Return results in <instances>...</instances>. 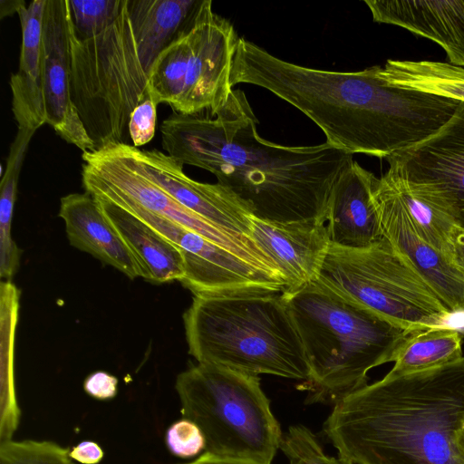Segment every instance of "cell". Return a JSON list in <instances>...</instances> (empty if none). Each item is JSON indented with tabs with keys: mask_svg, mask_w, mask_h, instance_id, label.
Listing matches in <instances>:
<instances>
[{
	"mask_svg": "<svg viewBox=\"0 0 464 464\" xmlns=\"http://www.w3.org/2000/svg\"><path fill=\"white\" fill-rule=\"evenodd\" d=\"M212 116L173 111L160 125L166 154L214 174L258 219L326 223L334 186L353 154L326 141L285 146L261 138L239 89Z\"/></svg>",
	"mask_w": 464,
	"mask_h": 464,
	"instance_id": "obj_1",
	"label": "cell"
},
{
	"mask_svg": "<svg viewBox=\"0 0 464 464\" xmlns=\"http://www.w3.org/2000/svg\"><path fill=\"white\" fill-rule=\"evenodd\" d=\"M379 72V65L357 72L305 67L240 37L231 84L269 91L313 121L337 149L386 159L434 134L459 102L393 85Z\"/></svg>",
	"mask_w": 464,
	"mask_h": 464,
	"instance_id": "obj_2",
	"label": "cell"
},
{
	"mask_svg": "<svg viewBox=\"0 0 464 464\" xmlns=\"http://www.w3.org/2000/svg\"><path fill=\"white\" fill-rule=\"evenodd\" d=\"M463 421L464 357L366 384L334 405L324 432L350 464H458Z\"/></svg>",
	"mask_w": 464,
	"mask_h": 464,
	"instance_id": "obj_3",
	"label": "cell"
},
{
	"mask_svg": "<svg viewBox=\"0 0 464 464\" xmlns=\"http://www.w3.org/2000/svg\"><path fill=\"white\" fill-rule=\"evenodd\" d=\"M71 95L96 150L130 144L129 121L150 98L151 69L169 45L145 0H123L117 18L100 34L78 39L69 31Z\"/></svg>",
	"mask_w": 464,
	"mask_h": 464,
	"instance_id": "obj_4",
	"label": "cell"
},
{
	"mask_svg": "<svg viewBox=\"0 0 464 464\" xmlns=\"http://www.w3.org/2000/svg\"><path fill=\"white\" fill-rule=\"evenodd\" d=\"M301 338L310 375L308 402L333 403L365 386L368 372L393 362L408 335L373 311L317 280L282 293Z\"/></svg>",
	"mask_w": 464,
	"mask_h": 464,
	"instance_id": "obj_5",
	"label": "cell"
},
{
	"mask_svg": "<svg viewBox=\"0 0 464 464\" xmlns=\"http://www.w3.org/2000/svg\"><path fill=\"white\" fill-rule=\"evenodd\" d=\"M188 353L247 374L308 380L304 349L280 292L194 295L183 315Z\"/></svg>",
	"mask_w": 464,
	"mask_h": 464,
	"instance_id": "obj_6",
	"label": "cell"
},
{
	"mask_svg": "<svg viewBox=\"0 0 464 464\" xmlns=\"http://www.w3.org/2000/svg\"><path fill=\"white\" fill-rule=\"evenodd\" d=\"M175 389L205 451L271 464L283 433L258 376L198 362L178 375Z\"/></svg>",
	"mask_w": 464,
	"mask_h": 464,
	"instance_id": "obj_7",
	"label": "cell"
},
{
	"mask_svg": "<svg viewBox=\"0 0 464 464\" xmlns=\"http://www.w3.org/2000/svg\"><path fill=\"white\" fill-rule=\"evenodd\" d=\"M316 280L410 332L441 326L452 314L384 237L365 248L330 244Z\"/></svg>",
	"mask_w": 464,
	"mask_h": 464,
	"instance_id": "obj_8",
	"label": "cell"
},
{
	"mask_svg": "<svg viewBox=\"0 0 464 464\" xmlns=\"http://www.w3.org/2000/svg\"><path fill=\"white\" fill-rule=\"evenodd\" d=\"M130 144H113L83 152L82 181L85 192L116 204H130L192 230L282 282L272 260L252 238L235 235L179 203L140 167Z\"/></svg>",
	"mask_w": 464,
	"mask_h": 464,
	"instance_id": "obj_9",
	"label": "cell"
},
{
	"mask_svg": "<svg viewBox=\"0 0 464 464\" xmlns=\"http://www.w3.org/2000/svg\"><path fill=\"white\" fill-rule=\"evenodd\" d=\"M385 160L387 175L464 229V102L434 134Z\"/></svg>",
	"mask_w": 464,
	"mask_h": 464,
	"instance_id": "obj_10",
	"label": "cell"
},
{
	"mask_svg": "<svg viewBox=\"0 0 464 464\" xmlns=\"http://www.w3.org/2000/svg\"><path fill=\"white\" fill-rule=\"evenodd\" d=\"M174 244L181 252L180 283L194 295L280 292L285 285L201 235L130 204H118Z\"/></svg>",
	"mask_w": 464,
	"mask_h": 464,
	"instance_id": "obj_11",
	"label": "cell"
},
{
	"mask_svg": "<svg viewBox=\"0 0 464 464\" xmlns=\"http://www.w3.org/2000/svg\"><path fill=\"white\" fill-rule=\"evenodd\" d=\"M188 34L184 88L173 111L186 115L209 111L212 116L233 91L231 72L240 37L227 19L213 11L210 0L203 1Z\"/></svg>",
	"mask_w": 464,
	"mask_h": 464,
	"instance_id": "obj_12",
	"label": "cell"
},
{
	"mask_svg": "<svg viewBox=\"0 0 464 464\" xmlns=\"http://www.w3.org/2000/svg\"><path fill=\"white\" fill-rule=\"evenodd\" d=\"M372 200L382 236L411 262L452 314L464 313V272L420 236L385 174L376 182Z\"/></svg>",
	"mask_w": 464,
	"mask_h": 464,
	"instance_id": "obj_13",
	"label": "cell"
},
{
	"mask_svg": "<svg viewBox=\"0 0 464 464\" xmlns=\"http://www.w3.org/2000/svg\"><path fill=\"white\" fill-rule=\"evenodd\" d=\"M42 81L45 124L82 153L96 150L72 101L68 0H45Z\"/></svg>",
	"mask_w": 464,
	"mask_h": 464,
	"instance_id": "obj_14",
	"label": "cell"
},
{
	"mask_svg": "<svg viewBox=\"0 0 464 464\" xmlns=\"http://www.w3.org/2000/svg\"><path fill=\"white\" fill-rule=\"evenodd\" d=\"M130 149L144 173L186 208L224 230L251 238V212L225 187L192 179L184 165L156 149Z\"/></svg>",
	"mask_w": 464,
	"mask_h": 464,
	"instance_id": "obj_15",
	"label": "cell"
},
{
	"mask_svg": "<svg viewBox=\"0 0 464 464\" xmlns=\"http://www.w3.org/2000/svg\"><path fill=\"white\" fill-rule=\"evenodd\" d=\"M251 238L275 264L285 282L283 293L314 282L330 241L324 223H277L252 217Z\"/></svg>",
	"mask_w": 464,
	"mask_h": 464,
	"instance_id": "obj_16",
	"label": "cell"
},
{
	"mask_svg": "<svg viewBox=\"0 0 464 464\" xmlns=\"http://www.w3.org/2000/svg\"><path fill=\"white\" fill-rule=\"evenodd\" d=\"M377 180L354 160L341 173L328 206L325 226L330 244L365 248L383 237L372 200Z\"/></svg>",
	"mask_w": 464,
	"mask_h": 464,
	"instance_id": "obj_17",
	"label": "cell"
},
{
	"mask_svg": "<svg viewBox=\"0 0 464 464\" xmlns=\"http://www.w3.org/2000/svg\"><path fill=\"white\" fill-rule=\"evenodd\" d=\"M372 19L439 44L450 63L464 67V0L364 1Z\"/></svg>",
	"mask_w": 464,
	"mask_h": 464,
	"instance_id": "obj_18",
	"label": "cell"
},
{
	"mask_svg": "<svg viewBox=\"0 0 464 464\" xmlns=\"http://www.w3.org/2000/svg\"><path fill=\"white\" fill-rule=\"evenodd\" d=\"M59 217L70 244L108 264L130 279L141 277L140 268L96 199L88 192L61 198Z\"/></svg>",
	"mask_w": 464,
	"mask_h": 464,
	"instance_id": "obj_19",
	"label": "cell"
},
{
	"mask_svg": "<svg viewBox=\"0 0 464 464\" xmlns=\"http://www.w3.org/2000/svg\"><path fill=\"white\" fill-rule=\"evenodd\" d=\"M45 0H34L17 12L22 30L19 66L10 77L12 111L18 130L36 131L45 124L42 81V25Z\"/></svg>",
	"mask_w": 464,
	"mask_h": 464,
	"instance_id": "obj_20",
	"label": "cell"
},
{
	"mask_svg": "<svg viewBox=\"0 0 464 464\" xmlns=\"http://www.w3.org/2000/svg\"><path fill=\"white\" fill-rule=\"evenodd\" d=\"M93 198L135 257L142 278L154 283L183 279V257L174 244L120 206Z\"/></svg>",
	"mask_w": 464,
	"mask_h": 464,
	"instance_id": "obj_21",
	"label": "cell"
},
{
	"mask_svg": "<svg viewBox=\"0 0 464 464\" xmlns=\"http://www.w3.org/2000/svg\"><path fill=\"white\" fill-rule=\"evenodd\" d=\"M379 72L393 85L464 102V67L433 61L388 60Z\"/></svg>",
	"mask_w": 464,
	"mask_h": 464,
	"instance_id": "obj_22",
	"label": "cell"
},
{
	"mask_svg": "<svg viewBox=\"0 0 464 464\" xmlns=\"http://www.w3.org/2000/svg\"><path fill=\"white\" fill-rule=\"evenodd\" d=\"M462 344V334L455 328L441 325L415 331L398 350L387 373L400 376L456 362L464 357Z\"/></svg>",
	"mask_w": 464,
	"mask_h": 464,
	"instance_id": "obj_23",
	"label": "cell"
},
{
	"mask_svg": "<svg viewBox=\"0 0 464 464\" xmlns=\"http://www.w3.org/2000/svg\"><path fill=\"white\" fill-rule=\"evenodd\" d=\"M190 27L160 53L151 69L149 93L157 104L168 103L174 109L181 96L190 47Z\"/></svg>",
	"mask_w": 464,
	"mask_h": 464,
	"instance_id": "obj_24",
	"label": "cell"
},
{
	"mask_svg": "<svg viewBox=\"0 0 464 464\" xmlns=\"http://www.w3.org/2000/svg\"><path fill=\"white\" fill-rule=\"evenodd\" d=\"M385 175L395 186L420 236L429 245L454 262L452 237L457 227L454 223L443 213L413 196L397 180L386 173Z\"/></svg>",
	"mask_w": 464,
	"mask_h": 464,
	"instance_id": "obj_25",
	"label": "cell"
},
{
	"mask_svg": "<svg viewBox=\"0 0 464 464\" xmlns=\"http://www.w3.org/2000/svg\"><path fill=\"white\" fill-rule=\"evenodd\" d=\"M21 168L9 165L1 179L0 192V276L10 281L20 264L21 250L12 238L11 225Z\"/></svg>",
	"mask_w": 464,
	"mask_h": 464,
	"instance_id": "obj_26",
	"label": "cell"
},
{
	"mask_svg": "<svg viewBox=\"0 0 464 464\" xmlns=\"http://www.w3.org/2000/svg\"><path fill=\"white\" fill-rule=\"evenodd\" d=\"M123 0H68L69 31L88 39L109 26L120 14Z\"/></svg>",
	"mask_w": 464,
	"mask_h": 464,
	"instance_id": "obj_27",
	"label": "cell"
},
{
	"mask_svg": "<svg viewBox=\"0 0 464 464\" xmlns=\"http://www.w3.org/2000/svg\"><path fill=\"white\" fill-rule=\"evenodd\" d=\"M69 449L51 440H3L0 464H72Z\"/></svg>",
	"mask_w": 464,
	"mask_h": 464,
	"instance_id": "obj_28",
	"label": "cell"
},
{
	"mask_svg": "<svg viewBox=\"0 0 464 464\" xmlns=\"http://www.w3.org/2000/svg\"><path fill=\"white\" fill-rule=\"evenodd\" d=\"M279 449L289 464H350L324 453L315 435L304 425L291 426L282 434Z\"/></svg>",
	"mask_w": 464,
	"mask_h": 464,
	"instance_id": "obj_29",
	"label": "cell"
},
{
	"mask_svg": "<svg viewBox=\"0 0 464 464\" xmlns=\"http://www.w3.org/2000/svg\"><path fill=\"white\" fill-rule=\"evenodd\" d=\"M165 440L169 450L182 459L195 457L206 448L205 438L198 426L185 418L169 427Z\"/></svg>",
	"mask_w": 464,
	"mask_h": 464,
	"instance_id": "obj_30",
	"label": "cell"
},
{
	"mask_svg": "<svg viewBox=\"0 0 464 464\" xmlns=\"http://www.w3.org/2000/svg\"><path fill=\"white\" fill-rule=\"evenodd\" d=\"M158 104L150 98L132 111L128 130L131 145L139 148L150 142L155 134Z\"/></svg>",
	"mask_w": 464,
	"mask_h": 464,
	"instance_id": "obj_31",
	"label": "cell"
},
{
	"mask_svg": "<svg viewBox=\"0 0 464 464\" xmlns=\"http://www.w3.org/2000/svg\"><path fill=\"white\" fill-rule=\"evenodd\" d=\"M84 391L97 400H110L116 396L118 380L103 371L90 374L83 382Z\"/></svg>",
	"mask_w": 464,
	"mask_h": 464,
	"instance_id": "obj_32",
	"label": "cell"
},
{
	"mask_svg": "<svg viewBox=\"0 0 464 464\" xmlns=\"http://www.w3.org/2000/svg\"><path fill=\"white\" fill-rule=\"evenodd\" d=\"M69 455L82 464H98L103 458L102 449L92 440H83L73 447Z\"/></svg>",
	"mask_w": 464,
	"mask_h": 464,
	"instance_id": "obj_33",
	"label": "cell"
},
{
	"mask_svg": "<svg viewBox=\"0 0 464 464\" xmlns=\"http://www.w3.org/2000/svg\"><path fill=\"white\" fill-rule=\"evenodd\" d=\"M186 464H265L248 459L222 456L205 451L195 460Z\"/></svg>",
	"mask_w": 464,
	"mask_h": 464,
	"instance_id": "obj_34",
	"label": "cell"
},
{
	"mask_svg": "<svg viewBox=\"0 0 464 464\" xmlns=\"http://www.w3.org/2000/svg\"><path fill=\"white\" fill-rule=\"evenodd\" d=\"M454 262L464 272V229L456 227L452 237Z\"/></svg>",
	"mask_w": 464,
	"mask_h": 464,
	"instance_id": "obj_35",
	"label": "cell"
},
{
	"mask_svg": "<svg viewBox=\"0 0 464 464\" xmlns=\"http://www.w3.org/2000/svg\"><path fill=\"white\" fill-rule=\"evenodd\" d=\"M453 444L457 463L464 464V421L455 432Z\"/></svg>",
	"mask_w": 464,
	"mask_h": 464,
	"instance_id": "obj_36",
	"label": "cell"
},
{
	"mask_svg": "<svg viewBox=\"0 0 464 464\" xmlns=\"http://www.w3.org/2000/svg\"><path fill=\"white\" fill-rule=\"evenodd\" d=\"M1 11H0V16L1 18H4L5 15H10L14 14V12L17 13L18 10L22 5L25 4L24 1L21 0H14V1H5L1 0Z\"/></svg>",
	"mask_w": 464,
	"mask_h": 464,
	"instance_id": "obj_37",
	"label": "cell"
},
{
	"mask_svg": "<svg viewBox=\"0 0 464 464\" xmlns=\"http://www.w3.org/2000/svg\"><path fill=\"white\" fill-rule=\"evenodd\" d=\"M461 334H462V336H463V340H464V332H462Z\"/></svg>",
	"mask_w": 464,
	"mask_h": 464,
	"instance_id": "obj_38",
	"label": "cell"
}]
</instances>
